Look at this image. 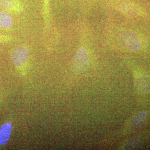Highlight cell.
Segmentation results:
<instances>
[{
    "label": "cell",
    "instance_id": "obj_1",
    "mask_svg": "<svg viewBox=\"0 0 150 150\" xmlns=\"http://www.w3.org/2000/svg\"><path fill=\"white\" fill-rule=\"evenodd\" d=\"M121 42L129 50L137 52L141 48L139 39L134 33L131 31H124L120 36Z\"/></svg>",
    "mask_w": 150,
    "mask_h": 150
},
{
    "label": "cell",
    "instance_id": "obj_2",
    "mask_svg": "<svg viewBox=\"0 0 150 150\" xmlns=\"http://www.w3.org/2000/svg\"><path fill=\"white\" fill-rule=\"evenodd\" d=\"M89 65V57L86 50L80 48L75 54L73 62L74 70L77 74L85 71Z\"/></svg>",
    "mask_w": 150,
    "mask_h": 150
},
{
    "label": "cell",
    "instance_id": "obj_3",
    "mask_svg": "<svg viewBox=\"0 0 150 150\" xmlns=\"http://www.w3.org/2000/svg\"><path fill=\"white\" fill-rule=\"evenodd\" d=\"M29 51L26 46H18L11 52V59L13 63L17 67H21L27 62Z\"/></svg>",
    "mask_w": 150,
    "mask_h": 150
},
{
    "label": "cell",
    "instance_id": "obj_4",
    "mask_svg": "<svg viewBox=\"0 0 150 150\" xmlns=\"http://www.w3.org/2000/svg\"><path fill=\"white\" fill-rule=\"evenodd\" d=\"M119 9L123 13L130 16H143L144 11L139 6L130 2H124L119 6Z\"/></svg>",
    "mask_w": 150,
    "mask_h": 150
},
{
    "label": "cell",
    "instance_id": "obj_5",
    "mask_svg": "<svg viewBox=\"0 0 150 150\" xmlns=\"http://www.w3.org/2000/svg\"><path fill=\"white\" fill-rule=\"evenodd\" d=\"M0 7L6 11L15 13L21 12L23 6L19 0H0Z\"/></svg>",
    "mask_w": 150,
    "mask_h": 150
},
{
    "label": "cell",
    "instance_id": "obj_6",
    "mask_svg": "<svg viewBox=\"0 0 150 150\" xmlns=\"http://www.w3.org/2000/svg\"><path fill=\"white\" fill-rule=\"evenodd\" d=\"M12 125L10 122L4 123L0 127V145H5L8 143L11 137Z\"/></svg>",
    "mask_w": 150,
    "mask_h": 150
},
{
    "label": "cell",
    "instance_id": "obj_7",
    "mask_svg": "<svg viewBox=\"0 0 150 150\" xmlns=\"http://www.w3.org/2000/svg\"><path fill=\"white\" fill-rule=\"evenodd\" d=\"M135 85L142 93H147L150 91V81L144 76H139L136 78Z\"/></svg>",
    "mask_w": 150,
    "mask_h": 150
},
{
    "label": "cell",
    "instance_id": "obj_8",
    "mask_svg": "<svg viewBox=\"0 0 150 150\" xmlns=\"http://www.w3.org/2000/svg\"><path fill=\"white\" fill-rule=\"evenodd\" d=\"M146 112H141L136 115L130 122V127L132 129L137 128L144 122L146 118Z\"/></svg>",
    "mask_w": 150,
    "mask_h": 150
},
{
    "label": "cell",
    "instance_id": "obj_9",
    "mask_svg": "<svg viewBox=\"0 0 150 150\" xmlns=\"http://www.w3.org/2000/svg\"><path fill=\"white\" fill-rule=\"evenodd\" d=\"M12 25L11 16L6 12H0V28H8Z\"/></svg>",
    "mask_w": 150,
    "mask_h": 150
},
{
    "label": "cell",
    "instance_id": "obj_10",
    "mask_svg": "<svg viewBox=\"0 0 150 150\" xmlns=\"http://www.w3.org/2000/svg\"><path fill=\"white\" fill-rule=\"evenodd\" d=\"M141 145V140L138 139H131L126 143L124 147V149L126 150H134L139 149Z\"/></svg>",
    "mask_w": 150,
    "mask_h": 150
},
{
    "label": "cell",
    "instance_id": "obj_11",
    "mask_svg": "<svg viewBox=\"0 0 150 150\" xmlns=\"http://www.w3.org/2000/svg\"><path fill=\"white\" fill-rule=\"evenodd\" d=\"M3 40V39H1V38H0V40Z\"/></svg>",
    "mask_w": 150,
    "mask_h": 150
}]
</instances>
